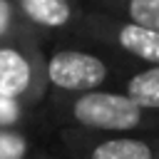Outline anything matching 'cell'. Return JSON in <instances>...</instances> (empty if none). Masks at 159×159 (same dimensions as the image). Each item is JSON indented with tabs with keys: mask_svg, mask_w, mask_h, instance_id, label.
I'll return each instance as SVG.
<instances>
[{
	"mask_svg": "<svg viewBox=\"0 0 159 159\" xmlns=\"http://www.w3.org/2000/svg\"><path fill=\"white\" fill-rule=\"evenodd\" d=\"M45 102L65 129L92 134H159V114L142 109L114 87L72 97H47Z\"/></svg>",
	"mask_w": 159,
	"mask_h": 159,
	"instance_id": "obj_2",
	"label": "cell"
},
{
	"mask_svg": "<svg viewBox=\"0 0 159 159\" xmlns=\"http://www.w3.org/2000/svg\"><path fill=\"white\" fill-rule=\"evenodd\" d=\"M62 149L72 159H159V134H92L62 127Z\"/></svg>",
	"mask_w": 159,
	"mask_h": 159,
	"instance_id": "obj_5",
	"label": "cell"
},
{
	"mask_svg": "<svg viewBox=\"0 0 159 159\" xmlns=\"http://www.w3.org/2000/svg\"><path fill=\"white\" fill-rule=\"evenodd\" d=\"M0 94L30 109L45 104L47 87L42 77V40L37 35L0 42Z\"/></svg>",
	"mask_w": 159,
	"mask_h": 159,
	"instance_id": "obj_4",
	"label": "cell"
},
{
	"mask_svg": "<svg viewBox=\"0 0 159 159\" xmlns=\"http://www.w3.org/2000/svg\"><path fill=\"white\" fill-rule=\"evenodd\" d=\"M32 149L27 129H0V159H27Z\"/></svg>",
	"mask_w": 159,
	"mask_h": 159,
	"instance_id": "obj_9",
	"label": "cell"
},
{
	"mask_svg": "<svg viewBox=\"0 0 159 159\" xmlns=\"http://www.w3.org/2000/svg\"><path fill=\"white\" fill-rule=\"evenodd\" d=\"M27 159H72L65 149H32Z\"/></svg>",
	"mask_w": 159,
	"mask_h": 159,
	"instance_id": "obj_12",
	"label": "cell"
},
{
	"mask_svg": "<svg viewBox=\"0 0 159 159\" xmlns=\"http://www.w3.org/2000/svg\"><path fill=\"white\" fill-rule=\"evenodd\" d=\"M122 94H127L132 102H137L142 109L159 114V65L149 67H129L117 87Z\"/></svg>",
	"mask_w": 159,
	"mask_h": 159,
	"instance_id": "obj_7",
	"label": "cell"
},
{
	"mask_svg": "<svg viewBox=\"0 0 159 159\" xmlns=\"http://www.w3.org/2000/svg\"><path fill=\"white\" fill-rule=\"evenodd\" d=\"M75 40L94 45L132 67L159 65V32H152L142 25L127 22L99 10L84 7Z\"/></svg>",
	"mask_w": 159,
	"mask_h": 159,
	"instance_id": "obj_3",
	"label": "cell"
},
{
	"mask_svg": "<svg viewBox=\"0 0 159 159\" xmlns=\"http://www.w3.org/2000/svg\"><path fill=\"white\" fill-rule=\"evenodd\" d=\"M32 109L0 94V129H27Z\"/></svg>",
	"mask_w": 159,
	"mask_h": 159,
	"instance_id": "obj_10",
	"label": "cell"
},
{
	"mask_svg": "<svg viewBox=\"0 0 159 159\" xmlns=\"http://www.w3.org/2000/svg\"><path fill=\"white\" fill-rule=\"evenodd\" d=\"M129 67L132 65L80 40H57L52 45L42 42V77L47 97L112 89Z\"/></svg>",
	"mask_w": 159,
	"mask_h": 159,
	"instance_id": "obj_1",
	"label": "cell"
},
{
	"mask_svg": "<svg viewBox=\"0 0 159 159\" xmlns=\"http://www.w3.org/2000/svg\"><path fill=\"white\" fill-rule=\"evenodd\" d=\"M20 20L42 40H75L84 15L82 0H10Z\"/></svg>",
	"mask_w": 159,
	"mask_h": 159,
	"instance_id": "obj_6",
	"label": "cell"
},
{
	"mask_svg": "<svg viewBox=\"0 0 159 159\" xmlns=\"http://www.w3.org/2000/svg\"><path fill=\"white\" fill-rule=\"evenodd\" d=\"M25 35H35V32L20 20L10 0H0V42L12 37H25Z\"/></svg>",
	"mask_w": 159,
	"mask_h": 159,
	"instance_id": "obj_11",
	"label": "cell"
},
{
	"mask_svg": "<svg viewBox=\"0 0 159 159\" xmlns=\"http://www.w3.org/2000/svg\"><path fill=\"white\" fill-rule=\"evenodd\" d=\"M82 5L159 32V0H82Z\"/></svg>",
	"mask_w": 159,
	"mask_h": 159,
	"instance_id": "obj_8",
	"label": "cell"
}]
</instances>
